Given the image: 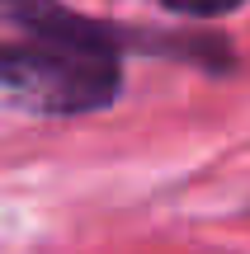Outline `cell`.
<instances>
[{
	"label": "cell",
	"instance_id": "cell-1",
	"mask_svg": "<svg viewBox=\"0 0 250 254\" xmlns=\"http://www.w3.org/2000/svg\"><path fill=\"white\" fill-rule=\"evenodd\" d=\"M132 43H147L156 57L184 52L203 71H232V43L213 33L194 38H151L132 28L113 33H19L0 43V109L28 118H90L118 104L123 57ZM179 62V57H175Z\"/></svg>",
	"mask_w": 250,
	"mask_h": 254
},
{
	"label": "cell",
	"instance_id": "cell-2",
	"mask_svg": "<svg viewBox=\"0 0 250 254\" xmlns=\"http://www.w3.org/2000/svg\"><path fill=\"white\" fill-rule=\"evenodd\" d=\"M0 24L14 33H113L118 24L71 9L66 0H0Z\"/></svg>",
	"mask_w": 250,
	"mask_h": 254
},
{
	"label": "cell",
	"instance_id": "cell-3",
	"mask_svg": "<svg viewBox=\"0 0 250 254\" xmlns=\"http://www.w3.org/2000/svg\"><path fill=\"white\" fill-rule=\"evenodd\" d=\"M166 14L175 19H227L246 5V0H156Z\"/></svg>",
	"mask_w": 250,
	"mask_h": 254
}]
</instances>
